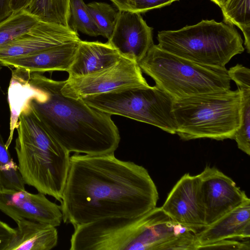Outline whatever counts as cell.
Instances as JSON below:
<instances>
[{"mask_svg":"<svg viewBox=\"0 0 250 250\" xmlns=\"http://www.w3.org/2000/svg\"><path fill=\"white\" fill-rule=\"evenodd\" d=\"M159 194L147 170L114 153L70 157L61 208L73 227L108 217H136L156 207Z\"/></svg>","mask_w":250,"mask_h":250,"instance_id":"obj_1","label":"cell"},{"mask_svg":"<svg viewBox=\"0 0 250 250\" xmlns=\"http://www.w3.org/2000/svg\"><path fill=\"white\" fill-rule=\"evenodd\" d=\"M29 81L40 94L28 101L42 125L69 153L90 155L113 153L120 142L111 115L87 104L82 99L63 95L64 81L31 72Z\"/></svg>","mask_w":250,"mask_h":250,"instance_id":"obj_2","label":"cell"},{"mask_svg":"<svg viewBox=\"0 0 250 250\" xmlns=\"http://www.w3.org/2000/svg\"><path fill=\"white\" fill-rule=\"evenodd\" d=\"M15 149L25 184L61 202L70 153L42 125L28 102L19 118Z\"/></svg>","mask_w":250,"mask_h":250,"instance_id":"obj_3","label":"cell"},{"mask_svg":"<svg viewBox=\"0 0 250 250\" xmlns=\"http://www.w3.org/2000/svg\"><path fill=\"white\" fill-rule=\"evenodd\" d=\"M241 98L237 88L174 100L176 134L184 141L233 139L240 125Z\"/></svg>","mask_w":250,"mask_h":250,"instance_id":"obj_4","label":"cell"},{"mask_svg":"<svg viewBox=\"0 0 250 250\" xmlns=\"http://www.w3.org/2000/svg\"><path fill=\"white\" fill-rule=\"evenodd\" d=\"M138 64L174 100L230 88L226 68L196 63L154 44Z\"/></svg>","mask_w":250,"mask_h":250,"instance_id":"obj_5","label":"cell"},{"mask_svg":"<svg viewBox=\"0 0 250 250\" xmlns=\"http://www.w3.org/2000/svg\"><path fill=\"white\" fill-rule=\"evenodd\" d=\"M161 49L202 64L226 68L235 55L243 53V40L233 25L214 20H202L177 30L159 32Z\"/></svg>","mask_w":250,"mask_h":250,"instance_id":"obj_6","label":"cell"},{"mask_svg":"<svg viewBox=\"0 0 250 250\" xmlns=\"http://www.w3.org/2000/svg\"><path fill=\"white\" fill-rule=\"evenodd\" d=\"M82 100L90 106L110 115L125 117L176 134L172 112L174 99L156 85L127 87Z\"/></svg>","mask_w":250,"mask_h":250,"instance_id":"obj_7","label":"cell"},{"mask_svg":"<svg viewBox=\"0 0 250 250\" xmlns=\"http://www.w3.org/2000/svg\"><path fill=\"white\" fill-rule=\"evenodd\" d=\"M149 85L138 63L122 57L116 63L102 70L82 76H68L64 81L61 92L65 96L83 99L120 89Z\"/></svg>","mask_w":250,"mask_h":250,"instance_id":"obj_8","label":"cell"},{"mask_svg":"<svg viewBox=\"0 0 250 250\" xmlns=\"http://www.w3.org/2000/svg\"><path fill=\"white\" fill-rule=\"evenodd\" d=\"M178 223L195 233L207 227L199 175L185 174L161 207Z\"/></svg>","mask_w":250,"mask_h":250,"instance_id":"obj_9","label":"cell"},{"mask_svg":"<svg viewBox=\"0 0 250 250\" xmlns=\"http://www.w3.org/2000/svg\"><path fill=\"white\" fill-rule=\"evenodd\" d=\"M207 226L250 200L233 180L214 167L199 174Z\"/></svg>","mask_w":250,"mask_h":250,"instance_id":"obj_10","label":"cell"},{"mask_svg":"<svg viewBox=\"0 0 250 250\" xmlns=\"http://www.w3.org/2000/svg\"><path fill=\"white\" fill-rule=\"evenodd\" d=\"M0 210L15 222L27 219L56 227L62 221L61 206L39 192L0 189Z\"/></svg>","mask_w":250,"mask_h":250,"instance_id":"obj_11","label":"cell"},{"mask_svg":"<svg viewBox=\"0 0 250 250\" xmlns=\"http://www.w3.org/2000/svg\"><path fill=\"white\" fill-rule=\"evenodd\" d=\"M107 42L122 57L138 63L154 44L152 29L140 13L119 10L115 28Z\"/></svg>","mask_w":250,"mask_h":250,"instance_id":"obj_12","label":"cell"},{"mask_svg":"<svg viewBox=\"0 0 250 250\" xmlns=\"http://www.w3.org/2000/svg\"><path fill=\"white\" fill-rule=\"evenodd\" d=\"M71 28L40 21L24 34L0 47V60L23 56L67 43L80 41Z\"/></svg>","mask_w":250,"mask_h":250,"instance_id":"obj_13","label":"cell"},{"mask_svg":"<svg viewBox=\"0 0 250 250\" xmlns=\"http://www.w3.org/2000/svg\"><path fill=\"white\" fill-rule=\"evenodd\" d=\"M250 200L228 212L196 234L197 250L231 238L250 239Z\"/></svg>","mask_w":250,"mask_h":250,"instance_id":"obj_14","label":"cell"},{"mask_svg":"<svg viewBox=\"0 0 250 250\" xmlns=\"http://www.w3.org/2000/svg\"><path fill=\"white\" fill-rule=\"evenodd\" d=\"M80 41L27 55L0 59V63L2 66L24 68L31 72H67L74 60Z\"/></svg>","mask_w":250,"mask_h":250,"instance_id":"obj_15","label":"cell"},{"mask_svg":"<svg viewBox=\"0 0 250 250\" xmlns=\"http://www.w3.org/2000/svg\"><path fill=\"white\" fill-rule=\"evenodd\" d=\"M122 56L107 42L80 41L67 73L70 77L92 74L116 63Z\"/></svg>","mask_w":250,"mask_h":250,"instance_id":"obj_16","label":"cell"},{"mask_svg":"<svg viewBox=\"0 0 250 250\" xmlns=\"http://www.w3.org/2000/svg\"><path fill=\"white\" fill-rule=\"evenodd\" d=\"M16 223L15 234L6 250H50L57 245L55 227L27 219Z\"/></svg>","mask_w":250,"mask_h":250,"instance_id":"obj_17","label":"cell"},{"mask_svg":"<svg viewBox=\"0 0 250 250\" xmlns=\"http://www.w3.org/2000/svg\"><path fill=\"white\" fill-rule=\"evenodd\" d=\"M31 73L21 68H15L12 70L7 94L10 111V132L5 143L7 148L12 142L21 110L30 99L40 93V90L29 81Z\"/></svg>","mask_w":250,"mask_h":250,"instance_id":"obj_18","label":"cell"},{"mask_svg":"<svg viewBox=\"0 0 250 250\" xmlns=\"http://www.w3.org/2000/svg\"><path fill=\"white\" fill-rule=\"evenodd\" d=\"M70 0H32L25 8L40 21L70 28Z\"/></svg>","mask_w":250,"mask_h":250,"instance_id":"obj_19","label":"cell"},{"mask_svg":"<svg viewBox=\"0 0 250 250\" xmlns=\"http://www.w3.org/2000/svg\"><path fill=\"white\" fill-rule=\"evenodd\" d=\"M39 21L25 9L13 12L0 21V47L24 34Z\"/></svg>","mask_w":250,"mask_h":250,"instance_id":"obj_20","label":"cell"},{"mask_svg":"<svg viewBox=\"0 0 250 250\" xmlns=\"http://www.w3.org/2000/svg\"><path fill=\"white\" fill-rule=\"evenodd\" d=\"M250 0H228L221 8L224 22L235 25L242 31L244 44L250 52Z\"/></svg>","mask_w":250,"mask_h":250,"instance_id":"obj_21","label":"cell"},{"mask_svg":"<svg viewBox=\"0 0 250 250\" xmlns=\"http://www.w3.org/2000/svg\"><path fill=\"white\" fill-rule=\"evenodd\" d=\"M0 189L24 190L25 184L18 165L11 157L0 131Z\"/></svg>","mask_w":250,"mask_h":250,"instance_id":"obj_22","label":"cell"},{"mask_svg":"<svg viewBox=\"0 0 250 250\" xmlns=\"http://www.w3.org/2000/svg\"><path fill=\"white\" fill-rule=\"evenodd\" d=\"M241 93L240 125L234 138L239 149L250 155V82L236 84Z\"/></svg>","mask_w":250,"mask_h":250,"instance_id":"obj_23","label":"cell"},{"mask_svg":"<svg viewBox=\"0 0 250 250\" xmlns=\"http://www.w3.org/2000/svg\"><path fill=\"white\" fill-rule=\"evenodd\" d=\"M86 6L102 36L109 39L115 28L119 10L108 3L101 2H92Z\"/></svg>","mask_w":250,"mask_h":250,"instance_id":"obj_24","label":"cell"},{"mask_svg":"<svg viewBox=\"0 0 250 250\" xmlns=\"http://www.w3.org/2000/svg\"><path fill=\"white\" fill-rule=\"evenodd\" d=\"M70 28L87 35L97 37L102 34L93 20L83 0H70Z\"/></svg>","mask_w":250,"mask_h":250,"instance_id":"obj_25","label":"cell"},{"mask_svg":"<svg viewBox=\"0 0 250 250\" xmlns=\"http://www.w3.org/2000/svg\"><path fill=\"white\" fill-rule=\"evenodd\" d=\"M179 0H125L116 5L119 10L142 13L161 8Z\"/></svg>","mask_w":250,"mask_h":250,"instance_id":"obj_26","label":"cell"},{"mask_svg":"<svg viewBox=\"0 0 250 250\" xmlns=\"http://www.w3.org/2000/svg\"><path fill=\"white\" fill-rule=\"evenodd\" d=\"M16 233V229L0 220V250H6Z\"/></svg>","mask_w":250,"mask_h":250,"instance_id":"obj_27","label":"cell"},{"mask_svg":"<svg viewBox=\"0 0 250 250\" xmlns=\"http://www.w3.org/2000/svg\"><path fill=\"white\" fill-rule=\"evenodd\" d=\"M11 0H0V21L12 13L10 6Z\"/></svg>","mask_w":250,"mask_h":250,"instance_id":"obj_28","label":"cell"},{"mask_svg":"<svg viewBox=\"0 0 250 250\" xmlns=\"http://www.w3.org/2000/svg\"><path fill=\"white\" fill-rule=\"evenodd\" d=\"M32 0H11L10 6L12 12L24 9Z\"/></svg>","mask_w":250,"mask_h":250,"instance_id":"obj_29","label":"cell"},{"mask_svg":"<svg viewBox=\"0 0 250 250\" xmlns=\"http://www.w3.org/2000/svg\"><path fill=\"white\" fill-rule=\"evenodd\" d=\"M220 8L224 5L228 0H210Z\"/></svg>","mask_w":250,"mask_h":250,"instance_id":"obj_30","label":"cell"},{"mask_svg":"<svg viewBox=\"0 0 250 250\" xmlns=\"http://www.w3.org/2000/svg\"><path fill=\"white\" fill-rule=\"evenodd\" d=\"M113 4L116 6L121 2L125 0H110Z\"/></svg>","mask_w":250,"mask_h":250,"instance_id":"obj_31","label":"cell"},{"mask_svg":"<svg viewBox=\"0 0 250 250\" xmlns=\"http://www.w3.org/2000/svg\"><path fill=\"white\" fill-rule=\"evenodd\" d=\"M1 67H2V65L0 63V71L1 69Z\"/></svg>","mask_w":250,"mask_h":250,"instance_id":"obj_32","label":"cell"}]
</instances>
